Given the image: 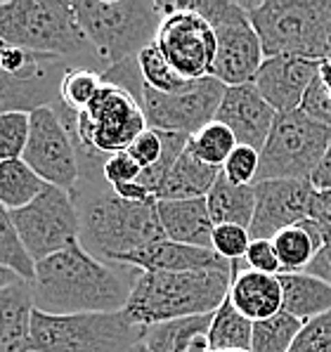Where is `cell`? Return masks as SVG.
<instances>
[{
    "label": "cell",
    "instance_id": "7",
    "mask_svg": "<svg viewBox=\"0 0 331 352\" xmlns=\"http://www.w3.org/2000/svg\"><path fill=\"white\" fill-rule=\"evenodd\" d=\"M142 333L123 312L47 315L34 307L31 315V352H128Z\"/></svg>",
    "mask_w": 331,
    "mask_h": 352
},
{
    "label": "cell",
    "instance_id": "31",
    "mask_svg": "<svg viewBox=\"0 0 331 352\" xmlns=\"http://www.w3.org/2000/svg\"><path fill=\"white\" fill-rule=\"evenodd\" d=\"M0 267H8L24 281H34L36 263L29 258L26 248L21 246L19 234L14 230L12 213L5 206H0Z\"/></svg>",
    "mask_w": 331,
    "mask_h": 352
},
{
    "label": "cell",
    "instance_id": "43",
    "mask_svg": "<svg viewBox=\"0 0 331 352\" xmlns=\"http://www.w3.org/2000/svg\"><path fill=\"white\" fill-rule=\"evenodd\" d=\"M310 182H312V187L317 189V192H331V144H329V149L324 151L317 170L312 173Z\"/></svg>",
    "mask_w": 331,
    "mask_h": 352
},
{
    "label": "cell",
    "instance_id": "4",
    "mask_svg": "<svg viewBox=\"0 0 331 352\" xmlns=\"http://www.w3.org/2000/svg\"><path fill=\"white\" fill-rule=\"evenodd\" d=\"M270 57H306L324 62L331 34V0H256L242 3Z\"/></svg>",
    "mask_w": 331,
    "mask_h": 352
},
{
    "label": "cell",
    "instance_id": "34",
    "mask_svg": "<svg viewBox=\"0 0 331 352\" xmlns=\"http://www.w3.org/2000/svg\"><path fill=\"white\" fill-rule=\"evenodd\" d=\"M189 147H192L194 154L202 161H206L209 166L222 168L225 161L230 159V154L239 147V144H237V138L230 128L213 121L199 130L194 138H189Z\"/></svg>",
    "mask_w": 331,
    "mask_h": 352
},
{
    "label": "cell",
    "instance_id": "13",
    "mask_svg": "<svg viewBox=\"0 0 331 352\" xmlns=\"http://www.w3.org/2000/svg\"><path fill=\"white\" fill-rule=\"evenodd\" d=\"M156 47L184 80L209 78L215 64V34L192 3H175V12L164 17Z\"/></svg>",
    "mask_w": 331,
    "mask_h": 352
},
{
    "label": "cell",
    "instance_id": "6",
    "mask_svg": "<svg viewBox=\"0 0 331 352\" xmlns=\"http://www.w3.org/2000/svg\"><path fill=\"white\" fill-rule=\"evenodd\" d=\"M0 43L43 57H76L88 47L67 0H0Z\"/></svg>",
    "mask_w": 331,
    "mask_h": 352
},
{
    "label": "cell",
    "instance_id": "29",
    "mask_svg": "<svg viewBox=\"0 0 331 352\" xmlns=\"http://www.w3.org/2000/svg\"><path fill=\"white\" fill-rule=\"evenodd\" d=\"M47 185L24 164V159L0 164V206L12 213L43 194Z\"/></svg>",
    "mask_w": 331,
    "mask_h": 352
},
{
    "label": "cell",
    "instance_id": "48",
    "mask_svg": "<svg viewBox=\"0 0 331 352\" xmlns=\"http://www.w3.org/2000/svg\"><path fill=\"white\" fill-rule=\"evenodd\" d=\"M0 57H3V43H0Z\"/></svg>",
    "mask_w": 331,
    "mask_h": 352
},
{
    "label": "cell",
    "instance_id": "9",
    "mask_svg": "<svg viewBox=\"0 0 331 352\" xmlns=\"http://www.w3.org/2000/svg\"><path fill=\"white\" fill-rule=\"evenodd\" d=\"M209 21L215 34V64L211 78L220 80L225 88L253 83L260 64L265 62L260 38L251 24L248 12L237 0H189Z\"/></svg>",
    "mask_w": 331,
    "mask_h": 352
},
{
    "label": "cell",
    "instance_id": "3",
    "mask_svg": "<svg viewBox=\"0 0 331 352\" xmlns=\"http://www.w3.org/2000/svg\"><path fill=\"white\" fill-rule=\"evenodd\" d=\"M74 12L85 41L107 69L135 59L156 41L164 21L161 3L151 0H78Z\"/></svg>",
    "mask_w": 331,
    "mask_h": 352
},
{
    "label": "cell",
    "instance_id": "25",
    "mask_svg": "<svg viewBox=\"0 0 331 352\" xmlns=\"http://www.w3.org/2000/svg\"><path fill=\"white\" fill-rule=\"evenodd\" d=\"M275 253L279 258L281 274L306 272L319 251L324 248L322 232L314 220H303L294 227H286L273 239Z\"/></svg>",
    "mask_w": 331,
    "mask_h": 352
},
{
    "label": "cell",
    "instance_id": "23",
    "mask_svg": "<svg viewBox=\"0 0 331 352\" xmlns=\"http://www.w3.org/2000/svg\"><path fill=\"white\" fill-rule=\"evenodd\" d=\"M222 168L209 166L192 151L184 147L180 159L166 175L164 185L156 192V201H184V199H206L220 177Z\"/></svg>",
    "mask_w": 331,
    "mask_h": 352
},
{
    "label": "cell",
    "instance_id": "16",
    "mask_svg": "<svg viewBox=\"0 0 331 352\" xmlns=\"http://www.w3.org/2000/svg\"><path fill=\"white\" fill-rule=\"evenodd\" d=\"M319 64L306 57H270L260 64L253 85L277 113L298 111L317 80Z\"/></svg>",
    "mask_w": 331,
    "mask_h": 352
},
{
    "label": "cell",
    "instance_id": "38",
    "mask_svg": "<svg viewBox=\"0 0 331 352\" xmlns=\"http://www.w3.org/2000/svg\"><path fill=\"white\" fill-rule=\"evenodd\" d=\"M289 352H331V312L303 324Z\"/></svg>",
    "mask_w": 331,
    "mask_h": 352
},
{
    "label": "cell",
    "instance_id": "42",
    "mask_svg": "<svg viewBox=\"0 0 331 352\" xmlns=\"http://www.w3.org/2000/svg\"><path fill=\"white\" fill-rule=\"evenodd\" d=\"M310 220H314L322 232L324 246H331V192H317L314 189Z\"/></svg>",
    "mask_w": 331,
    "mask_h": 352
},
{
    "label": "cell",
    "instance_id": "46",
    "mask_svg": "<svg viewBox=\"0 0 331 352\" xmlns=\"http://www.w3.org/2000/svg\"><path fill=\"white\" fill-rule=\"evenodd\" d=\"M184 352H211V348H209V340H206V336H199L197 340H194L192 345H189L187 350Z\"/></svg>",
    "mask_w": 331,
    "mask_h": 352
},
{
    "label": "cell",
    "instance_id": "15",
    "mask_svg": "<svg viewBox=\"0 0 331 352\" xmlns=\"http://www.w3.org/2000/svg\"><path fill=\"white\" fill-rule=\"evenodd\" d=\"M256 210L248 227L251 241H273L281 230L310 218L314 187L310 180H265L253 185Z\"/></svg>",
    "mask_w": 331,
    "mask_h": 352
},
{
    "label": "cell",
    "instance_id": "39",
    "mask_svg": "<svg viewBox=\"0 0 331 352\" xmlns=\"http://www.w3.org/2000/svg\"><path fill=\"white\" fill-rule=\"evenodd\" d=\"M102 175H105L107 185H109L114 192H118V189H123V187L138 185L140 175H142V168L135 164L126 151H121V154H114L105 161Z\"/></svg>",
    "mask_w": 331,
    "mask_h": 352
},
{
    "label": "cell",
    "instance_id": "20",
    "mask_svg": "<svg viewBox=\"0 0 331 352\" xmlns=\"http://www.w3.org/2000/svg\"><path fill=\"white\" fill-rule=\"evenodd\" d=\"M232 286L230 302L248 322H263L281 312V284L279 274H263L246 270L244 263H232Z\"/></svg>",
    "mask_w": 331,
    "mask_h": 352
},
{
    "label": "cell",
    "instance_id": "2",
    "mask_svg": "<svg viewBox=\"0 0 331 352\" xmlns=\"http://www.w3.org/2000/svg\"><path fill=\"white\" fill-rule=\"evenodd\" d=\"M232 267L197 272H142L133 284L123 310L135 327L213 315L227 300Z\"/></svg>",
    "mask_w": 331,
    "mask_h": 352
},
{
    "label": "cell",
    "instance_id": "21",
    "mask_svg": "<svg viewBox=\"0 0 331 352\" xmlns=\"http://www.w3.org/2000/svg\"><path fill=\"white\" fill-rule=\"evenodd\" d=\"M161 230L166 239L187 243V246L211 248L213 220L206 208V199H184V201H156Z\"/></svg>",
    "mask_w": 331,
    "mask_h": 352
},
{
    "label": "cell",
    "instance_id": "24",
    "mask_svg": "<svg viewBox=\"0 0 331 352\" xmlns=\"http://www.w3.org/2000/svg\"><path fill=\"white\" fill-rule=\"evenodd\" d=\"M281 310L303 324L331 312V284L308 272L279 274Z\"/></svg>",
    "mask_w": 331,
    "mask_h": 352
},
{
    "label": "cell",
    "instance_id": "11",
    "mask_svg": "<svg viewBox=\"0 0 331 352\" xmlns=\"http://www.w3.org/2000/svg\"><path fill=\"white\" fill-rule=\"evenodd\" d=\"M12 223L34 263L55 256L81 239V210L69 192L47 185L29 206L12 210Z\"/></svg>",
    "mask_w": 331,
    "mask_h": 352
},
{
    "label": "cell",
    "instance_id": "14",
    "mask_svg": "<svg viewBox=\"0 0 331 352\" xmlns=\"http://www.w3.org/2000/svg\"><path fill=\"white\" fill-rule=\"evenodd\" d=\"M21 159L45 185L74 192L81 175L78 154L67 123L52 107L31 111L29 142Z\"/></svg>",
    "mask_w": 331,
    "mask_h": 352
},
{
    "label": "cell",
    "instance_id": "8",
    "mask_svg": "<svg viewBox=\"0 0 331 352\" xmlns=\"http://www.w3.org/2000/svg\"><path fill=\"white\" fill-rule=\"evenodd\" d=\"M331 144V128L303 109L277 113L260 149L258 180H310Z\"/></svg>",
    "mask_w": 331,
    "mask_h": 352
},
{
    "label": "cell",
    "instance_id": "18",
    "mask_svg": "<svg viewBox=\"0 0 331 352\" xmlns=\"http://www.w3.org/2000/svg\"><path fill=\"white\" fill-rule=\"evenodd\" d=\"M57 59L38 62L24 74H8L0 69V113L8 111H36L41 107H52L59 97L62 76L55 69Z\"/></svg>",
    "mask_w": 331,
    "mask_h": 352
},
{
    "label": "cell",
    "instance_id": "32",
    "mask_svg": "<svg viewBox=\"0 0 331 352\" xmlns=\"http://www.w3.org/2000/svg\"><path fill=\"white\" fill-rule=\"evenodd\" d=\"M102 85H105L102 74L95 72V69H67L62 76V83H59V100H62V104L69 111L81 113L95 100V95L100 93Z\"/></svg>",
    "mask_w": 331,
    "mask_h": 352
},
{
    "label": "cell",
    "instance_id": "26",
    "mask_svg": "<svg viewBox=\"0 0 331 352\" xmlns=\"http://www.w3.org/2000/svg\"><path fill=\"white\" fill-rule=\"evenodd\" d=\"M206 208H209V215L215 227L239 225L248 230L253 220V210H256V189H253V185L251 187L232 185L220 173L213 189L206 197Z\"/></svg>",
    "mask_w": 331,
    "mask_h": 352
},
{
    "label": "cell",
    "instance_id": "10",
    "mask_svg": "<svg viewBox=\"0 0 331 352\" xmlns=\"http://www.w3.org/2000/svg\"><path fill=\"white\" fill-rule=\"evenodd\" d=\"M76 138L90 154L114 156L126 151L147 130L142 104L126 90L105 83L95 100L74 118Z\"/></svg>",
    "mask_w": 331,
    "mask_h": 352
},
{
    "label": "cell",
    "instance_id": "44",
    "mask_svg": "<svg viewBox=\"0 0 331 352\" xmlns=\"http://www.w3.org/2000/svg\"><path fill=\"white\" fill-rule=\"evenodd\" d=\"M308 274H312V277L327 281L331 284V246H324L322 251L314 256V260L310 263V267L306 270Z\"/></svg>",
    "mask_w": 331,
    "mask_h": 352
},
{
    "label": "cell",
    "instance_id": "22",
    "mask_svg": "<svg viewBox=\"0 0 331 352\" xmlns=\"http://www.w3.org/2000/svg\"><path fill=\"white\" fill-rule=\"evenodd\" d=\"M31 315L29 281L0 289V352H31Z\"/></svg>",
    "mask_w": 331,
    "mask_h": 352
},
{
    "label": "cell",
    "instance_id": "37",
    "mask_svg": "<svg viewBox=\"0 0 331 352\" xmlns=\"http://www.w3.org/2000/svg\"><path fill=\"white\" fill-rule=\"evenodd\" d=\"M258 168H260V151L239 144V147L230 154V159L225 161V166H222V175H225L232 185L251 187V185H256V180H258Z\"/></svg>",
    "mask_w": 331,
    "mask_h": 352
},
{
    "label": "cell",
    "instance_id": "36",
    "mask_svg": "<svg viewBox=\"0 0 331 352\" xmlns=\"http://www.w3.org/2000/svg\"><path fill=\"white\" fill-rule=\"evenodd\" d=\"M251 246V234L246 227L239 225H218L213 227V239H211V248L225 258L227 263H239L246 258V251Z\"/></svg>",
    "mask_w": 331,
    "mask_h": 352
},
{
    "label": "cell",
    "instance_id": "1",
    "mask_svg": "<svg viewBox=\"0 0 331 352\" xmlns=\"http://www.w3.org/2000/svg\"><path fill=\"white\" fill-rule=\"evenodd\" d=\"M133 284L78 241L36 263L31 296L36 310L47 315H111L126 310Z\"/></svg>",
    "mask_w": 331,
    "mask_h": 352
},
{
    "label": "cell",
    "instance_id": "35",
    "mask_svg": "<svg viewBox=\"0 0 331 352\" xmlns=\"http://www.w3.org/2000/svg\"><path fill=\"white\" fill-rule=\"evenodd\" d=\"M31 113L8 111L0 113V164L3 161H17L24 156L29 142Z\"/></svg>",
    "mask_w": 331,
    "mask_h": 352
},
{
    "label": "cell",
    "instance_id": "19",
    "mask_svg": "<svg viewBox=\"0 0 331 352\" xmlns=\"http://www.w3.org/2000/svg\"><path fill=\"white\" fill-rule=\"evenodd\" d=\"M118 265L142 272H197V270H227L232 267L225 258H220L213 248H199L161 239L123 256Z\"/></svg>",
    "mask_w": 331,
    "mask_h": 352
},
{
    "label": "cell",
    "instance_id": "47",
    "mask_svg": "<svg viewBox=\"0 0 331 352\" xmlns=\"http://www.w3.org/2000/svg\"><path fill=\"white\" fill-rule=\"evenodd\" d=\"M128 352H149V350H147V345H145L142 340H140V343H135Z\"/></svg>",
    "mask_w": 331,
    "mask_h": 352
},
{
    "label": "cell",
    "instance_id": "45",
    "mask_svg": "<svg viewBox=\"0 0 331 352\" xmlns=\"http://www.w3.org/2000/svg\"><path fill=\"white\" fill-rule=\"evenodd\" d=\"M317 80H319V85H322V90H324V97H327V102L331 104V62L319 64Z\"/></svg>",
    "mask_w": 331,
    "mask_h": 352
},
{
    "label": "cell",
    "instance_id": "12",
    "mask_svg": "<svg viewBox=\"0 0 331 352\" xmlns=\"http://www.w3.org/2000/svg\"><path fill=\"white\" fill-rule=\"evenodd\" d=\"M225 95V85L215 78L192 80L178 93H156L149 85L142 88V111L147 128L161 133H180L194 138L202 128L215 121V113Z\"/></svg>",
    "mask_w": 331,
    "mask_h": 352
},
{
    "label": "cell",
    "instance_id": "28",
    "mask_svg": "<svg viewBox=\"0 0 331 352\" xmlns=\"http://www.w3.org/2000/svg\"><path fill=\"white\" fill-rule=\"evenodd\" d=\"M213 315L204 317H187V319H171L145 327L142 343L149 352H184L199 336L209 333Z\"/></svg>",
    "mask_w": 331,
    "mask_h": 352
},
{
    "label": "cell",
    "instance_id": "33",
    "mask_svg": "<svg viewBox=\"0 0 331 352\" xmlns=\"http://www.w3.org/2000/svg\"><path fill=\"white\" fill-rule=\"evenodd\" d=\"M138 67L142 74L145 85H149L156 93H178V90L187 88L192 80H184L175 69L168 64V59L161 55V50L156 47V43L145 47L138 55Z\"/></svg>",
    "mask_w": 331,
    "mask_h": 352
},
{
    "label": "cell",
    "instance_id": "27",
    "mask_svg": "<svg viewBox=\"0 0 331 352\" xmlns=\"http://www.w3.org/2000/svg\"><path fill=\"white\" fill-rule=\"evenodd\" d=\"M251 336L253 322H248L227 298L213 312L206 340L211 352H251Z\"/></svg>",
    "mask_w": 331,
    "mask_h": 352
},
{
    "label": "cell",
    "instance_id": "5",
    "mask_svg": "<svg viewBox=\"0 0 331 352\" xmlns=\"http://www.w3.org/2000/svg\"><path fill=\"white\" fill-rule=\"evenodd\" d=\"M166 239L156 201H126L109 194L97 197L81 210V246L102 263H114Z\"/></svg>",
    "mask_w": 331,
    "mask_h": 352
},
{
    "label": "cell",
    "instance_id": "30",
    "mask_svg": "<svg viewBox=\"0 0 331 352\" xmlns=\"http://www.w3.org/2000/svg\"><path fill=\"white\" fill-rule=\"evenodd\" d=\"M301 329V319L291 317L284 310L263 322H253L251 352H289Z\"/></svg>",
    "mask_w": 331,
    "mask_h": 352
},
{
    "label": "cell",
    "instance_id": "41",
    "mask_svg": "<svg viewBox=\"0 0 331 352\" xmlns=\"http://www.w3.org/2000/svg\"><path fill=\"white\" fill-rule=\"evenodd\" d=\"M244 267L246 270H253V272H263V274H281V265H279V258L275 253V246L273 241L268 239H256L251 241L246 251V258L242 260Z\"/></svg>",
    "mask_w": 331,
    "mask_h": 352
},
{
    "label": "cell",
    "instance_id": "40",
    "mask_svg": "<svg viewBox=\"0 0 331 352\" xmlns=\"http://www.w3.org/2000/svg\"><path fill=\"white\" fill-rule=\"evenodd\" d=\"M126 154L130 159L135 161L142 170H149V168H154L159 164L161 154H164V142H161V135L159 130H151L147 128L142 135H140L138 140H135L133 144L126 149Z\"/></svg>",
    "mask_w": 331,
    "mask_h": 352
},
{
    "label": "cell",
    "instance_id": "17",
    "mask_svg": "<svg viewBox=\"0 0 331 352\" xmlns=\"http://www.w3.org/2000/svg\"><path fill=\"white\" fill-rule=\"evenodd\" d=\"M277 111L265 102L253 83L225 88L215 121L235 133L237 144L260 151L275 126Z\"/></svg>",
    "mask_w": 331,
    "mask_h": 352
}]
</instances>
